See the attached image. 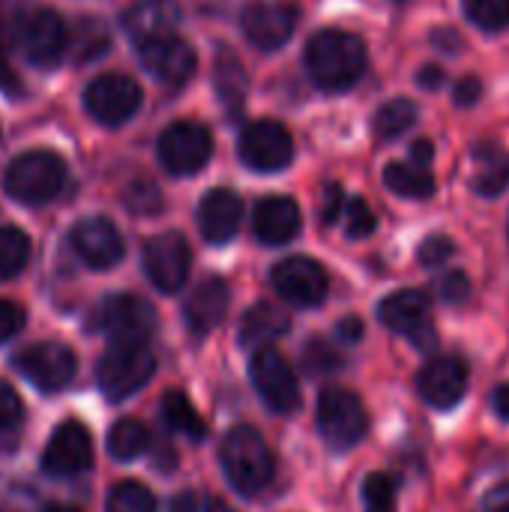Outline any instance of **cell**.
<instances>
[{
	"mask_svg": "<svg viewBox=\"0 0 509 512\" xmlns=\"http://www.w3.org/2000/svg\"><path fill=\"white\" fill-rule=\"evenodd\" d=\"M123 204L135 213V216H153L162 210V192L156 183L150 180H135L126 186L123 192Z\"/></svg>",
	"mask_w": 509,
	"mask_h": 512,
	"instance_id": "obj_38",
	"label": "cell"
},
{
	"mask_svg": "<svg viewBox=\"0 0 509 512\" xmlns=\"http://www.w3.org/2000/svg\"><path fill=\"white\" fill-rule=\"evenodd\" d=\"M228 303H231V288L225 279H204L192 297L186 300L183 306V315H186V327L195 333V336H207L213 333L225 315H228Z\"/></svg>",
	"mask_w": 509,
	"mask_h": 512,
	"instance_id": "obj_23",
	"label": "cell"
},
{
	"mask_svg": "<svg viewBox=\"0 0 509 512\" xmlns=\"http://www.w3.org/2000/svg\"><path fill=\"white\" fill-rule=\"evenodd\" d=\"M108 45H111V36L99 18H81L75 30H69V51L78 63L102 57Z\"/></svg>",
	"mask_w": 509,
	"mask_h": 512,
	"instance_id": "obj_31",
	"label": "cell"
},
{
	"mask_svg": "<svg viewBox=\"0 0 509 512\" xmlns=\"http://www.w3.org/2000/svg\"><path fill=\"white\" fill-rule=\"evenodd\" d=\"M396 3H408V0H396Z\"/></svg>",
	"mask_w": 509,
	"mask_h": 512,
	"instance_id": "obj_55",
	"label": "cell"
},
{
	"mask_svg": "<svg viewBox=\"0 0 509 512\" xmlns=\"http://www.w3.org/2000/svg\"><path fill=\"white\" fill-rule=\"evenodd\" d=\"M93 462V441L90 432L78 423L69 420L63 426H57V432L51 435L45 453H42V468L51 477H75L81 471H87Z\"/></svg>",
	"mask_w": 509,
	"mask_h": 512,
	"instance_id": "obj_19",
	"label": "cell"
},
{
	"mask_svg": "<svg viewBox=\"0 0 509 512\" xmlns=\"http://www.w3.org/2000/svg\"><path fill=\"white\" fill-rule=\"evenodd\" d=\"M300 21V9L288 0H255L243 9V33L261 51L282 48Z\"/></svg>",
	"mask_w": 509,
	"mask_h": 512,
	"instance_id": "obj_13",
	"label": "cell"
},
{
	"mask_svg": "<svg viewBox=\"0 0 509 512\" xmlns=\"http://www.w3.org/2000/svg\"><path fill=\"white\" fill-rule=\"evenodd\" d=\"M270 282L285 303L300 306V309L321 306L327 300V291H330L327 270L306 255H294V258L279 261L270 270Z\"/></svg>",
	"mask_w": 509,
	"mask_h": 512,
	"instance_id": "obj_10",
	"label": "cell"
},
{
	"mask_svg": "<svg viewBox=\"0 0 509 512\" xmlns=\"http://www.w3.org/2000/svg\"><path fill=\"white\" fill-rule=\"evenodd\" d=\"M189 264H192L189 243L177 231L156 234V237H150L144 243V270H147V279L159 291H165V294H174V291L183 288V282L189 276Z\"/></svg>",
	"mask_w": 509,
	"mask_h": 512,
	"instance_id": "obj_14",
	"label": "cell"
},
{
	"mask_svg": "<svg viewBox=\"0 0 509 512\" xmlns=\"http://www.w3.org/2000/svg\"><path fill=\"white\" fill-rule=\"evenodd\" d=\"M84 108L105 126L126 123L141 108V87L120 72L99 75L84 90Z\"/></svg>",
	"mask_w": 509,
	"mask_h": 512,
	"instance_id": "obj_11",
	"label": "cell"
},
{
	"mask_svg": "<svg viewBox=\"0 0 509 512\" xmlns=\"http://www.w3.org/2000/svg\"><path fill=\"white\" fill-rule=\"evenodd\" d=\"M213 512H234V510H231V507H222V504H219V507H213Z\"/></svg>",
	"mask_w": 509,
	"mask_h": 512,
	"instance_id": "obj_54",
	"label": "cell"
},
{
	"mask_svg": "<svg viewBox=\"0 0 509 512\" xmlns=\"http://www.w3.org/2000/svg\"><path fill=\"white\" fill-rule=\"evenodd\" d=\"M249 378L252 387L258 390L261 402L279 414V417H291L300 408V384L297 375L291 369V363L285 360L282 351H276L273 345H264L252 354L249 360Z\"/></svg>",
	"mask_w": 509,
	"mask_h": 512,
	"instance_id": "obj_6",
	"label": "cell"
},
{
	"mask_svg": "<svg viewBox=\"0 0 509 512\" xmlns=\"http://www.w3.org/2000/svg\"><path fill=\"white\" fill-rule=\"evenodd\" d=\"M153 369L156 357L147 342H114L96 366V381L108 399L120 402L138 393L153 378Z\"/></svg>",
	"mask_w": 509,
	"mask_h": 512,
	"instance_id": "obj_4",
	"label": "cell"
},
{
	"mask_svg": "<svg viewBox=\"0 0 509 512\" xmlns=\"http://www.w3.org/2000/svg\"><path fill=\"white\" fill-rule=\"evenodd\" d=\"M453 252H456V243H453L447 234H432V237H426V240L420 243L417 258H420L423 267H441L444 261L453 258Z\"/></svg>",
	"mask_w": 509,
	"mask_h": 512,
	"instance_id": "obj_40",
	"label": "cell"
},
{
	"mask_svg": "<svg viewBox=\"0 0 509 512\" xmlns=\"http://www.w3.org/2000/svg\"><path fill=\"white\" fill-rule=\"evenodd\" d=\"M474 162H477V171L471 180L474 192L486 198L501 195L509 186V150L498 144H477Z\"/></svg>",
	"mask_w": 509,
	"mask_h": 512,
	"instance_id": "obj_26",
	"label": "cell"
},
{
	"mask_svg": "<svg viewBox=\"0 0 509 512\" xmlns=\"http://www.w3.org/2000/svg\"><path fill=\"white\" fill-rule=\"evenodd\" d=\"M48 512H78L75 507H60V504H54V507H48Z\"/></svg>",
	"mask_w": 509,
	"mask_h": 512,
	"instance_id": "obj_53",
	"label": "cell"
},
{
	"mask_svg": "<svg viewBox=\"0 0 509 512\" xmlns=\"http://www.w3.org/2000/svg\"><path fill=\"white\" fill-rule=\"evenodd\" d=\"M66 183V165L51 150H30L9 162L3 174V186L12 198L24 204H45L51 201Z\"/></svg>",
	"mask_w": 509,
	"mask_h": 512,
	"instance_id": "obj_3",
	"label": "cell"
},
{
	"mask_svg": "<svg viewBox=\"0 0 509 512\" xmlns=\"http://www.w3.org/2000/svg\"><path fill=\"white\" fill-rule=\"evenodd\" d=\"M108 512H156V498L147 486L123 480L108 495Z\"/></svg>",
	"mask_w": 509,
	"mask_h": 512,
	"instance_id": "obj_33",
	"label": "cell"
},
{
	"mask_svg": "<svg viewBox=\"0 0 509 512\" xmlns=\"http://www.w3.org/2000/svg\"><path fill=\"white\" fill-rule=\"evenodd\" d=\"M21 51L36 66H54L69 48V27L54 9H36L21 21Z\"/></svg>",
	"mask_w": 509,
	"mask_h": 512,
	"instance_id": "obj_17",
	"label": "cell"
},
{
	"mask_svg": "<svg viewBox=\"0 0 509 512\" xmlns=\"http://www.w3.org/2000/svg\"><path fill=\"white\" fill-rule=\"evenodd\" d=\"M378 321L387 330L411 339L420 351L438 348V330L429 321V297L423 291H393L381 300Z\"/></svg>",
	"mask_w": 509,
	"mask_h": 512,
	"instance_id": "obj_9",
	"label": "cell"
},
{
	"mask_svg": "<svg viewBox=\"0 0 509 512\" xmlns=\"http://www.w3.org/2000/svg\"><path fill=\"white\" fill-rule=\"evenodd\" d=\"M243 225V201L234 189H210L198 204V228L207 243H231Z\"/></svg>",
	"mask_w": 509,
	"mask_h": 512,
	"instance_id": "obj_21",
	"label": "cell"
},
{
	"mask_svg": "<svg viewBox=\"0 0 509 512\" xmlns=\"http://www.w3.org/2000/svg\"><path fill=\"white\" fill-rule=\"evenodd\" d=\"M480 93H483V84H480L477 78H462V81L456 84L453 99H456V105H474V102L480 99Z\"/></svg>",
	"mask_w": 509,
	"mask_h": 512,
	"instance_id": "obj_47",
	"label": "cell"
},
{
	"mask_svg": "<svg viewBox=\"0 0 509 512\" xmlns=\"http://www.w3.org/2000/svg\"><path fill=\"white\" fill-rule=\"evenodd\" d=\"M414 123H417V105L405 96L384 102L372 117V129L381 141H393V138L405 135Z\"/></svg>",
	"mask_w": 509,
	"mask_h": 512,
	"instance_id": "obj_29",
	"label": "cell"
},
{
	"mask_svg": "<svg viewBox=\"0 0 509 512\" xmlns=\"http://www.w3.org/2000/svg\"><path fill=\"white\" fill-rule=\"evenodd\" d=\"M174 18H177V12L165 0H147V3L132 6L126 12L123 24H126L129 36H135L138 42H147V39H156V36L171 33Z\"/></svg>",
	"mask_w": 509,
	"mask_h": 512,
	"instance_id": "obj_27",
	"label": "cell"
},
{
	"mask_svg": "<svg viewBox=\"0 0 509 512\" xmlns=\"http://www.w3.org/2000/svg\"><path fill=\"white\" fill-rule=\"evenodd\" d=\"M492 408L498 411L501 420H509V384L495 387V393H492Z\"/></svg>",
	"mask_w": 509,
	"mask_h": 512,
	"instance_id": "obj_51",
	"label": "cell"
},
{
	"mask_svg": "<svg viewBox=\"0 0 509 512\" xmlns=\"http://www.w3.org/2000/svg\"><path fill=\"white\" fill-rule=\"evenodd\" d=\"M432 156H435V147H432V141H429V138H417V141L411 144V162H417V165H426V168H429Z\"/></svg>",
	"mask_w": 509,
	"mask_h": 512,
	"instance_id": "obj_49",
	"label": "cell"
},
{
	"mask_svg": "<svg viewBox=\"0 0 509 512\" xmlns=\"http://www.w3.org/2000/svg\"><path fill=\"white\" fill-rule=\"evenodd\" d=\"M0 90H9V93L18 90V78H15V72H12V66H9L3 48H0Z\"/></svg>",
	"mask_w": 509,
	"mask_h": 512,
	"instance_id": "obj_50",
	"label": "cell"
},
{
	"mask_svg": "<svg viewBox=\"0 0 509 512\" xmlns=\"http://www.w3.org/2000/svg\"><path fill=\"white\" fill-rule=\"evenodd\" d=\"M138 54H141L144 69L156 81H162L168 87H183L195 75V66H198V57H195L192 45L186 39L174 36V33L141 42Z\"/></svg>",
	"mask_w": 509,
	"mask_h": 512,
	"instance_id": "obj_16",
	"label": "cell"
},
{
	"mask_svg": "<svg viewBox=\"0 0 509 512\" xmlns=\"http://www.w3.org/2000/svg\"><path fill=\"white\" fill-rule=\"evenodd\" d=\"M213 501L207 492L201 489H183L174 501H171V512H213Z\"/></svg>",
	"mask_w": 509,
	"mask_h": 512,
	"instance_id": "obj_43",
	"label": "cell"
},
{
	"mask_svg": "<svg viewBox=\"0 0 509 512\" xmlns=\"http://www.w3.org/2000/svg\"><path fill=\"white\" fill-rule=\"evenodd\" d=\"M384 186L402 198H417V201L432 198L438 189L432 171L417 162H390L384 168Z\"/></svg>",
	"mask_w": 509,
	"mask_h": 512,
	"instance_id": "obj_28",
	"label": "cell"
},
{
	"mask_svg": "<svg viewBox=\"0 0 509 512\" xmlns=\"http://www.w3.org/2000/svg\"><path fill=\"white\" fill-rule=\"evenodd\" d=\"M162 417H165V423L174 432H180V435H186L192 441H201L207 435V426H204L201 414L195 411V405L180 390L165 393V399H162Z\"/></svg>",
	"mask_w": 509,
	"mask_h": 512,
	"instance_id": "obj_30",
	"label": "cell"
},
{
	"mask_svg": "<svg viewBox=\"0 0 509 512\" xmlns=\"http://www.w3.org/2000/svg\"><path fill=\"white\" fill-rule=\"evenodd\" d=\"M219 465H222L228 483L246 498L261 495L273 483V474H276L273 450L267 447L264 435L252 426H234L222 438Z\"/></svg>",
	"mask_w": 509,
	"mask_h": 512,
	"instance_id": "obj_2",
	"label": "cell"
},
{
	"mask_svg": "<svg viewBox=\"0 0 509 512\" xmlns=\"http://www.w3.org/2000/svg\"><path fill=\"white\" fill-rule=\"evenodd\" d=\"M375 225H378L375 213H372V207L363 198H351L345 204V231H348V237L363 240V237H369L375 231Z\"/></svg>",
	"mask_w": 509,
	"mask_h": 512,
	"instance_id": "obj_39",
	"label": "cell"
},
{
	"mask_svg": "<svg viewBox=\"0 0 509 512\" xmlns=\"http://www.w3.org/2000/svg\"><path fill=\"white\" fill-rule=\"evenodd\" d=\"M441 81H444V69H441V66H423V72H420V84H423V87L432 90V87H438Z\"/></svg>",
	"mask_w": 509,
	"mask_h": 512,
	"instance_id": "obj_52",
	"label": "cell"
},
{
	"mask_svg": "<svg viewBox=\"0 0 509 512\" xmlns=\"http://www.w3.org/2000/svg\"><path fill=\"white\" fill-rule=\"evenodd\" d=\"M435 291H438V300L444 303H465L471 297V279L462 270H450L438 279Z\"/></svg>",
	"mask_w": 509,
	"mask_h": 512,
	"instance_id": "obj_41",
	"label": "cell"
},
{
	"mask_svg": "<svg viewBox=\"0 0 509 512\" xmlns=\"http://www.w3.org/2000/svg\"><path fill=\"white\" fill-rule=\"evenodd\" d=\"M303 366L312 375H333V372H339L345 366V360H342L336 345H330L324 339H312L303 348Z\"/></svg>",
	"mask_w": 509,
	"mask_h": 512,
	"instance_id": "obj_36",
	"label": "cell"
},
{
	"mask_svg": "<svg viewBox=\"0 0 509 512\" xmlns=\"http://www.w3.org/2000/svg\"><path fill=\"white\" fill-rule=\"evenodd\" d=\"M294 135L279 120H255L240 132L237 156L249 171L276 174L294 162Z\"/></svg>",
	"mask_w": 509,
	"mask_h": 512,
	"instance_id": "obj_7",
	"label": "cell"
},
{
	"mask_svg": "<svg viewBox=\"0 0 509 512\" xmlns=\"http://www.w3.org/2000/svg\"><path fill=\"white\" fill-rule=\"evenodd\" d=\"M465 15L474 27L498 33L509 27V0H465Z\"/></svg>",
	"mask_w": 509,
	"mask_h": 512,
	"instance_id": "obj_35",
	"label": "cell"
},
{
	"mask_svg": "<svg viewBox=\"0 0 509 512\" xmlns=\"http://www.w3.org/2000/svg\"><path fill=\"white\" fill-rule=\"evenodd\" d=\"M315 423H318L321 438L333 450L357 447L363 441L366 429H369V417H366V408H363L360 396L345 390V387H327L318 396Z\"/></svg>",
	"mask_w": 509,
	"mask_h": 512,
	"instance_id": "obj_5",
	"label": "cell"
},
{
	"mask_svg": "<svg viewBox=\"0 0 509 512\" xmlns=\"http://www.w3.org/2000/svg\"><path fill=\"white\" fill-rule=\"evenodd\" d=\"M333 336H336V342H339V345L351 348V345H357V342L366 336V327H363V321H360L357 315H348V318H342V321L336 324Z\"/></svg>",
	"mask_w": 509,
	"mask_h": 512,
	"instance_id": "obj_46",
	"label": "cell"
},
{
	"mask_svg": "<svg viewBox=\"0 0 509 512\" xmlns=\"http://www.w3.org/2000/svg\"><path fill=\"white\" fill-rule=\"evenodd\" d=\"M417 390L438 411L456 408L468 390V363L456 354H444V357L429 360L423 366V372L417 375Z\"/></svg>",
	"mask_w": 509,
	"mask_h": 512,
	"instance_id": "obj_18",
	"label": "cell"
},
{
	"mask_svg": "<svg viewBox=\"0 0 509 512\" xmlns=\"http://www.w3.org/2000/svg\"><path fill=\"white\" fill-rule=\"evenodd\" d=\"M339 216H345V189L336 186V183H330V186L324 189L321 219H324L327 225H333V222H339Z\"/></svg>",
	"mask_w": 509,
	"mask_h": 512,
	"instance_id": "obj_44",
	"label": "cell"
},
{
	"mask_svg": "<svg viewBox=\"0 0 509 512\" xmlns=\"http://www.w3.org/2000/svg\"><path fill=\"white\" fill-rule=\"evenodd\" d=\"M291 330V318L276 309L273 303H255L240 324V345L246 348H264L273 339L285 336Z\"/></svg>",
	"mask_w": 509,
	"mask_h": 512,
	"instance_id": "obj_25",
	"label": "cell"
},
{
	"mask_svg": "<svg viewBox=\"0 0 509 512\" xmlns=\"http://www.w3.org/2000/svg\"><path fill=\"white\" fill-rule=\"evenodd\" d=\"M483 510L486 512H509V483H501L495 486L486 501H483Z\"/></svg>",
	"mask_w": 509,
	"mask_h": 512,
	"instance_id": "obj_48",
	"label": "cell"
},
{
	"mask_svg": "<svg viewBox=\"0 0 509 512\" xmlns=\"http://www.w3.org/2000/svg\"><path fill=\"white\" fill-rule=\"evenodd\" d=\"M159 162L165 165L168 174L189 177L198 174L210 156H213V135L204 123L195 120H177L159 135Z\"/></svg>",
	"mask_w": 509,
	"mask_h": 512,
	"instance_id": "obj_8",
	"label": "cell"
},
{
	"mask_svg": "<svg viewBox=\"0 0 509 512\" xmlns=\"http://www.w3.org/2000/svg\"><path fill=\"white\" fill-rule=\"evenodd\" d=\"M303 216L294 198L288 195H270L261 198L252 216V231L264 246H285L300 234Z\"/></svg>",
	"mask_w": 509,
	"mask_h": 512,
	"instance_id": "obj_22",
	"label": "cell"
},
{
	"mask_svg": "<svg viewBox=\"0 0 509 512\" xmlns=\"http://www.w3.org/2000/svg\"><path fill=\"white\" fill-rule=\"evenodd\" d=\"M213 81H216V99L222 102L225 114L228 117H237L243 111V105H246L249 78H246V69H243L240 57L231 48H222L219 51Z\"/></svg>",
	"mask_w": 509,
	"mask_h": 512,
	"instance_id": "obj_24",
	"label": "cell"
},
{
	"mask_svg": "<svg viewBox=\"0 0 509 512\" xmlns=\"http://www.w3.org/2000/svg\"><path fill=\"white\" fill-rule=\"evenodd\" d=\"M30 258V240L18 228H0V279L15 276Z\"/></svg>",
	"mask_w": 509,
	"mask_h": 512,
	"instance_id": "obj_34",
	"label": "cell"
},
{
	"mask_svg": "<svg viewBox=\"0 0 509 512\" xmlns=\"http://www.w3.org/2000/svg\"><path fill=\"white\" fill-rule=\"evenodd\" d=\"M366 512H396V480L390 474H369L363 483Z\"/></svg>",
	"mask_w": 509,
	"mask_h": 512,
	"instance_id": "obj_37",
	"label": "cell"
},
{
	"mask_svg": "<svg viewBox=\"0 0 509 512\" xmlns=\"http://www.w3.org/2000/svg\"><path fill=\"white\" fill-rule=\"evenodd\" d=\"M150 444V435H147V426L141 420H120L114 423V429L108 432V453L120 462H132L138 459Z\"/></svg>",
	"mask_w": 509,
	"mask_h": 512,
	"instance_id": "obj_32",
	"label": "cell"
},
{
	"mask_svg": "<svg viewBox=\"0 0 509 512\" xmlns=\"http://www.w3.org/2000/svg\"><path fill=\"white\" fill-rule=\"evenodd\" d=\"M72 249L78 252V258L87 267H96V270L114 267L123 258V252H126L117 225L111 219H105V216L81 219L72 228Z\"/></svg>",
	"mask_w": 509,
	"mask_h": 512,
	"instance_id": "obj_20",
	"label": "cell"
},
{
	"mask_svg": "<svg viewBox=\"0 0 509 512\" xmlns=\"http://www.w3.org/2000/svg\"><path fill=\"white\" fill-rule=\"evenodd\" d=\"M21 324H24L21 306H15V303H9V300H0V342L12 339V336L21 330Z\"/></svg>",
	"mask_w": 509,
	"mask_h": 512,
	"instance_id": "obj_45",
	"label": "cell"
},
{
	"mask_svg": "<svg viewBox=\"0 0 509 512\" xmlns=\"http://www.w3.org/2000/svg\"><path fill=\"white\" fill-rule=\"evenodd\" d=\"M15 369L39 390L54 393L63 390L72 378H75V354L60 345V342H39V345H27L15 354Z\"/></svg>",
	"mask_w": 509,
	"mask_h": 512,
	"instance_id": "obj_12",
	"label": "cell"
},
{
	"mask_svg": "<svg viewBox=\"0 0 509 512\" xmlns=\"http://www.w3.org/2000/svg\"><path fill=\"white\" fill-rule=\"evenodd\" d=\"M99 327L111 342H147L156 330V309L135 294H111L99 309Z\"/></svg>",
	"mask_w": 509,
	"mask_h": 512,
	"instance_id": "obj_15",
	"label": "cell"
},
{
	"mask_svg": "<svg viewBox=\"0 0 509 512\" xmlns=\"http://www.w3.org/2000/svg\"><path fill=\"white\" fill-rule=\"evenodd\" d=\"M366 42L348 30H318L306 42V69L321 90L339 93L354 87L366 72Z\"/></svg>",
	"mask_w": 509,
	"mask_h": 512,
	"instance_id": "obj_1",
	"label": "cell"
},
{
	"mask_svg": "<svg viewBox=\"0 0 509 512\" xmlns=\"http://www.w3.org/2000/svg\"><path fill=\"white\" fill-rule=\"evenodd\" d=\"M21 414H24V405L18 393L6 381H0V429H15L21 423Z\"/></svg>",
	"mask_w": 509,
	"mask_h": 512,
	"instance_id": "obj_42",
	"label": "cell"
}]
</instances>
